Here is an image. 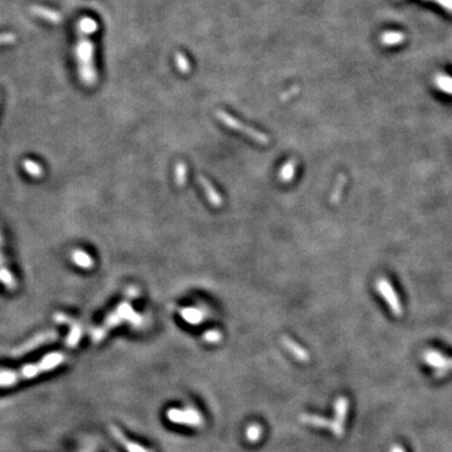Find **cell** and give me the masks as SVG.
<instances>
[{"mask_svg":"<svg viewBox=\"0 0 452 452\" xmlns=\"http://www.w3.org/2000/svg\"><path fill=\"white\" fill-rule=\"evenodd\" d=\"M297 170V162L294 159H289L287 163L282 167L279 172V180L283 182H290L294 178Z\"/></svg>","mask_w":452,"mask_h":452,"instance_id":"cell-12","label":"cell"},{"mask_svg":"<svg viewBox=\"0 0 452 452\" xmlns=\"http://www.w3.org/2000/svg\"><path fill=\"white\" fill-rule=\"evenodd\" d=\"M450 372H452V359H447L444 366L435 372V378H442V377L447 376Z\"/></svg>","mask_w":452,"mask_h":452,"instance_id":"cell-20","label":"cell"},{"mask_svg":"<svg viewBox=\"0 0 452 452\" xmlns=\"http://www.w3.org/2000/svg\"><path fill=\"white\" fill-rule=\"evenodd\" d=\"M301 418L304 424L311 425V426L323 427V429H330V426H332V421H329V420H327L324 417H320V416L303 415Z\"/></svg>","mask_w":452,"mask_h":452,"instance_id":"cell-11","label":"cell"},{"mask_svg":"<svg viewBox=\"0 0 452 452\" xmlns=\"http://www.w3.org/2000/svg\"><path fill=\"white\" fill-rule=\"evenodd\" d=\"M202 338H204V340L206 343H219L220 340L222 339V334L219 332V330L212 329V330H207Z\"/></svg>","mask_w":452,"mask_h":452,"instance_id":"cell-19","label":"cell"},{"mask_svg":"<svg viewBox=\"0 0 452 452\" xmlns=\"http://www.w3.org/2000/svg\"><path fill=\"white\" fill-rule=\"evenodd\" d=\"M175 178L177 186L182 187L186 183V178H187V167L183 162H178L175 167Z\"/></svg>","mask_w":452,"mask_h":452,"instance_id":"cell-15","label":"cell"},{"mask_svg":"<svg viewBox=\"0 0 452 452\" xmlns=\"http://www.w3.org/2000/svg\"><path fill=\"white\" fill-rule=\"evenodd\" d=\"M72 258H73L74 263H76L78 267L84 268V269H88V268L93 267V259H92L88 254L84 253V251L76 250L73 253V255H72Z\"/></svg>","mask_w":452,"mask_h":452,"instance_id":"cell-13","label":"cell"},{"mask_svg":"<svg viewBox=\"0 0 452 452\" xmlns=\"http://www.w3.org/2000/svg\"><path fill=\"white\" fill-rule=\"evenodd\" d=\"M282 342H283V344H284V347L287 348V349L289 350V352L292 353V354H293L297 359H299V361H301V362L308 361L309 356H308V353H306V350L304 349L303 347H301L298 343L294 342L292 338L284 335V337L282 338Z\"/></svg>","mask_w":452,"mask_h":452,"instance_id":"cell-6","label":"cell"},{"mask_svg":"<svg viewBox=\"0 0 452 452\" xmlns=\"http://www.w3.org/2000/svg\"><path fill=\"white\" fill-rule=\"evenodd\" d=\"M0 278H1V280H3V283L6 285V287L10 288V287H14V284H15V283H14L13 277H11V274L8 272V270H5V269L0 270Z\"/></svg>","mask_w":452,"mask_h":452,"instance_id":"cell-22","label":"cell"},{"mask_svg":"<svg viewBox=\"0 0 452 452\" xmlns=\"http://www.w3.org/2000/svg\"><path fill=\"white\" fill-rule=\"evenodd\" d=\"M348 407H349V402L345 397H339L335 401V418L334 421H332V426L329 430L337 437H342L344 435V422L348 415Z\"/></svg>","mask_w":452,"mask_h":452,"instance_id":"cell-4","label":"cell"},{"mask_svg":"<svg viewBox=\"0 0 452 452\" xmlns=\"http://www.w3.org/2000/svg\"><path fill=\"white\" fill-rule=\"evenodd\" d=\"M175 62H176V66H177L178 71L182 72V73H188V72H190V68H191L190 62H188L187 58L185 57V54H182V53H180V52L176 53Z\"/></svg>","mask_w":452,"mask_h":452,"instance_id":"cell-16","label":"cell"},{"mask_svg":"<svg viewBox=\"0 0 452 452\" xmlns=\"http://www.w3.org/2000/svg\"><path fill=\"white\" fill-rule=\"evenodd\" d=\"M390 452H406V450L403 449L401 445H393V446L391 447Z\"/></svg>","mask_w":452,"mask_h":452,"instance_id":"cell-25","label":"cell"},{"mask_svg":"<svg viewBox=\"0 0 452 452\" xmlns=\"http://www.w3.org/2000/svg\"><path fill=\"white\" fill-rule=\"evenodd\" d=\"M434 1H437L440 5L445 6V8L449 9L450 11H452V0H434Z\"/></svg>","mask_w":452,"mask_h":452,"instance_id":"cell-23","label":"cell"},{"mask_svg":"<svg viewBox=\"0 0 452 452\" xmlns=\"http://www.w3.org/2000/svg\"><path fill=\"white\" fill-rule=\"evenodd\" d=\"M63 361H64V356L63 354H60V353H53V354L45 356L42 361H39V363L29 364V366L16 369V371H13V369L11 371H9V369H1L0 371V387L13 386V384L18 383L19 381L33 378V377L38 376V374L52 371V369L57 368L59 364H62Z\"/></svg>","mask_w":452,"mask_h":452,"instance_id":"cell-1","label":"cell"},{"mask_svg":"<svg viewBox=\"0 0 452 452\" xmlns=\"http://www.w3.org/2000/svg\"><path fill=\"white\" fill-rule=\"evenodd\" d=\"M403 35L400 34V33H396V31H392V33H384L383 37H382V42L384 44H397L402 40Z\"/></svg>","mask_w":452,"mask_h":452,"instance_id":"cell-17","label":"cell"},{"mask_svg":"<svg viewBox=\"0 0 452 452\" xmlns=\"http://www.w3.org/2000/svg\"><path fill=\"white\" fill-rule=\"evenodd\" d=\"M197 180H199V183L202 186V188H204L205 195H206V197H207V200H209L210 204H211L212 206H216V207L221 206L222 202H224L222 201V197H221V195H220V193L215 190V187L212 186V183L210 182L206 177H204V176H197Z\"/></svg>","mask_w":452,"mask_h":452,"instance_id":"cell-5","label":"cell"},{"mask_svg":"<svg viewBox=\"0 0 452 452\" xmlns=\"http://www.w3.org/2000/svg\"><path fill=\"white\" fill-rule=\"evenodd\" d=\"M424 359L430 367H434L436 369L441 368L445 364V362L447 361L446 357L442 356L441 353L437 352V350H427L424 354Z\"/></svg>","mask_w":452,"mask_h":452,"instance_id":"cell-10","label":"cell"},{"mask_svg":"<svg viewBox=\"0 0 452 452\" xmlns=\"http://www.w3.org/2000/svg\"><path fill=\"white\" fill-rule=\"evenodd\" d=\"M24 167H25L26 172L29 175L34 176V177H38V176L42 175V167H40L38 163H35L34 161H25L24 162Z\"/></svg>","mask_w":452,"mask_h":452,"instance_id":"cell-18","label":"cell"},{"mask_svg":"<svg viewBox=\"0 0 452 452\" xmlns=\"http://www.w3.org/2000/svg\"><path fill=\"white\" fill-rule=\"evenodd\" d=\"M216 117L219 118V120L221 121L225 126H228V127L233 128V130H236L238 132H241V134H244L245 136L255 140L258 144H262V145L269 144V137H268L267 135H264L263 132H260V131H256V130H254V128L249 127V126L244 125V123H241L240 121H238L235 117H233L231 115L226 113L225 111L217 110Z\"/></svg>","mask_w":452,"mask_h":452,"instance_id":"cell-2","label":"cell"},{"mask_svg":"<svg viewBox=\"0 0 452 452\" xmlns=\"http://www.w3.org/2000/svg\"><path fill=\"white\" fill-rule=\"evenodd\" d=\"M343 185H344V176L339 177V180H338L337 185H335V187H334V191L332 192V196H330V200H332V202H334V204H337L338 200H339L340 193H342Z\"/></svg>","mask_w":452,"mask_h":452,"instance_id":"cell-21","label":"cell"},{"mask_svg":"<svg viewBox=\"0 0 452 452\" xmlns=\"http://www.w3.org/2000/svg\"><path fill=\"white\" fill-rule=\"evenodd\" d=\"M111 430H112V435L115 436V439L117 440V441L120 442V444L122 445L126 450H127V452H152V451H150V450L145 449V447L141 446V445H137V444H135V442H132V441H130V440L126 439V436L122 434V431H120L117 427H112Z\"/></svg>","mask_w":452,"mask_h":452,"instance_id":"cell-7","label":"cell"},{"mask_svg":"<svg viewBox=\"0 0 452 452\" xmlns=\"http://www.w3.org/2000/svg\"><path fill=\"white\" fill-rule=\"evenodd\" d=\"M117 314L121 316V319H126V320L131 321L134 324H139L141 321V316L139 314H136L134 311V309L131 308V305L128 303H122L117 309Z\"/></svg>","mask_w":452,"mask_h":452,"instance_id":"cell-9","label":"cell"},{"mask_svg":"<svg viewBox=\"0 0 452 452\" xmlns=\"http://www.w3.org/2000/svg\"><path fill=\"white\" fill-rule=\"evenodd\" d=\"M167 418L171 422L177 425H186L191 427H200L204 424V418L197 410L192 407H186L185 410L171 408L167 411Z\"/></svg>","mask_w":452,"mask_h":452,"instance_id":"cell-3","label":"cell"},{"mask_svg":"<svg viewBox=\"0 0 452 452\" xmlns=\"http://www.w3.org/2000/svg\"><path fill=\"white\" fill-rule=\"evenodd\" d=\"M180 313L181 316H182L187 323H190V324L197 325L200 324V323H202V320H204V313H202L200 309L183 308Z\"/></svg>","mask_w":452,"mask_h":452,"instance_id":"cell-8","label":"cell"},{"mask_svg":"<svg viewBox=\"0 0 452 452\" xmlns=\"http://www.w3.org/2000/svg\"><path fill=\"white\" fill-rule=\"evenodd\" d=\"M127 296L131 297V298H136L139 296V289H135V288H130L127 290Z\"/></svg>","mask_w":452,"mask_h":452,"instance_id":"cell-24","label":"cell"},{"mask_svg":"<svg viewBox=\"0 0 452 452\" xmlns=\"http://www.w3.org/2000/svg\"><path fill=\"white\" fill-rule=\"evenodd\" d=\"M262 435H263V429H262V426L258 424L250 425V426L246 429V432H245L246 440H248L249 442H256L258 440L260 439V437H262Z\"/></svg>","mask_w":452,"mask_h":452,"instance_id":"cell-14","label":"cell"}]
</instances>
